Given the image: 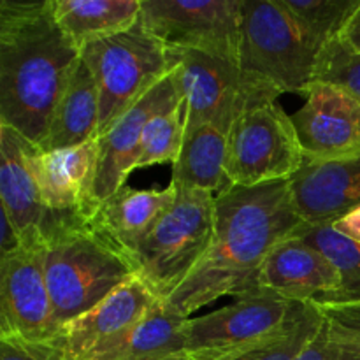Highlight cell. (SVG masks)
I'll use <instances>...</instances> for the list:
<instances>
[{"label": "cell", "instance_id": "1", "mask_svg": "<svg viewBox=\"0 0 360 360\" xmlns=\"http://www.w3.org/2000/svg\"><path fill=\"white\" fill-rule=\"evenodd\" d=\"M304 225L292 199L290 183L229 186L214 200V232L210 250L167 299L183 316L221 297L257 294L267 255Z\"/></svg>", "mask_w": 360, "mask_h": 360}, {"label": "cell", "instance_id": "2", "mask_svg": "<svg viewBox=\"0 0 360 360\" xmlns=\"http://www.w3.org/2000/svg\"><path fill=\"white\" fill-rule=\"evenodd\" d=\"M81 60L58 27L51 0L0 2V125L42 148Z\"/></svg>", "mask_w": 360, "mask_h": 360}, {"label": "cell", "instance_id": "3", "mask_svg": "<svg viewBox=\"0 0 360 360\" xmlns=\"http://www.w3.org/2000/svg\"><path fill=\"white\" fill-rule=\"evenodd\" d=\"M44 271L58 330L137 276L129 257L112 248L90 221H55L44 231Z\"/></svg>", "mask_w": 360, "mask_h": 360}, {"label": "cell", "instance_id": "4", "mask_svg": "<svg viewBox=\"0 0 360 360\" xmlns=\"http://www.w3.org/2000/svg\"><path fill=\"white\" fill-rule=\"evenodd\" d=\"M174 186L172 206L130 257L137 276L160 301H167L199 266L214 232L217 195Z\"/></svg>", "mask_w": 360, "mask_h": 360}, {"label": "cell", "instance_id": "5", "mask_svg": "<svg viewBox=\"0 0 360 360\" xmlns=\"http://www.w3.org/2000/svg\"><path fill=\"white\" fill-rule=\"evenodd\" d=\"M81 58L94 74L101 97L98 136L172 72L167 48L141 16L129 30L84 44Z\"/></svg>", "mask_w": 360, "mask_h": 360}, {"label": "cell", "instance_id": "6", "mask_svg": "<svg viewBox=\"0 0 360 360\" xmlns=\"http://www.w3.org/2000/svg\"><path fill=\"white\" fill-rule=\"evenodd\" d=\"M239 67L278 94L304 97L320 51L313 48L278 0H245Z\"/></svg>", "mask_w": 360, "mask_h": 360}, {"label": "cell", "instance_id": "7", "mask_svg": "<svg viewBox=\"0 0 360 360\" xmlns=\"http://www.w3.org/2000/svg\"><path fill=\"white\" fill-rule=\"evenodd\" d=\"M185 111V132L214 125L229 134L248 109L278 101L280 94L252 79L238 63L197 51L169 49Z\"/></svg>", "mask_w": 360, "mask_h": 360}, {"label": "cell", "instance_id": "8", "mask_svg": "<svg viewBox=\"0 0 360 360\" xmlns=\"http://www.w3.org/2000/svg\"><path fill=\"white\" fill-rule=\"evenodd\" d=\"M304 164L292 116L278 101L243 112L229 130L225 172L234 186L287 181Z\"/></svg>", "mask_w": 360, "mask_h": 360}, {"label": "cell", "instance_id": "9", "mask_svg": "<svg viewBox=\"0 0 360 360\" xmlns=\"http://www.w3.org/2000/svg\"><path fill=\"white\" fill-rule=\"evenodd\" d=\"M245 0H141V20L169 49L239 65Z\"/></svg>", "mask_w": 360, "mask_h": 360}, {"label": "cell", "instance_id": "10", "mask_svg": "<svg viewBox=\"0 0 360 360\" xmlns=\"http://www.w3.org/2000/svg\"><path fill=\"white\" fill-rule=\"evenodd\" d=\"M295 304L259 292L190 319L185 355L192 360H224L257 347L283 330Z\"/></svg>", "mask_w": 360, "mask_h": 360}, {"label": "cell", "instance_id": "11", "mask_svg": "<svg viewBox=\"0 0 360 360\" xmlns=\"http://www.w3.org/2000/svg\"><path fill=\"white\" fill-rule=\"evenodd\" d=\"M58 336L44 271V243L0 257V338L53 345Z\"/></svg>", "mask_w": 360, "mask_h": 360}, {"label": "cell", "instance_id": "12", "mask_svg": "<svg viewBox=\"0 0 360 360\" xmlns=\"http://www.w3.org/2000/svg\"><path fill=\"white\" fill-rule=\"evenodd\" d=\"M157 299L139 276L125 281L101 304L65 323L55 347L63 360H112Z\"/></svg>", "mask_w": 360, "mask_h": 360}, {"label": "cell", "instance_id": "13", "mask_svg": "<svg viewBox=\"0 0 360 360\" xmlns=\"http://www.w3.org/2000/svg\"><path fill=\"white\" fill-rule=\"evenodd\" d=\"M34 165L46 210L42 231L55 221H90L94 218L101 206L95 195L97 139L67 150L42 151L37 148Z\"/></svg>", "mask_w": 360, "mask_h": 360}, {"label": "cell", "instance_id": "14", "mask_svg": "<svg viewBox=\"0 0 360 360\" xmlns=\"http://www.w3.org/2000/svg\"><path fill=\"white\" fill-rule=\"evenodd\" d=\"M292 123L306 162H329L360 155V101L341 88L311 83Z\"/></svg>", "mask_w": 360, "mask_h": 360}, {"label": "cell", "instance_id": "15", "mask_svg": "<svg viewBox=\"0 0 360 360\" xmlns=\"http://www.w3.org/2000/svg\"><path fill=\"white\" fill-rule=\"evenodd\" d=\"M178 104H181V94L172 70L97 137L98 169L95 195L98 202L122 188L130 172L136 169L148 123L157 115L169 111Z\"/></svg>", "mask_w": 360, "mask_h": 360}, {"label": "cell", "instance_id": "16", "mask_svg": "<svg viewBox=\"0 0 360 360\" xmlns=\"http://www.w3.org/2000/svg\"><path fill=\"white\" fill-rule=\"evenodd\" d=\"M39 146L7 125H0V202L23 245L44 243V202L35 174Z\"/></svg>", "mask_w": 360, "mask_h": 360}, {"label": "cell", "instance_id": "17", "mask_svg": "<svg viewBox=\"0 0 360 360\" xmlns=\"http://www.w3.org/2000/svg\"><path fill=\"white\" fill-rule=\"evenodd\" d=\"M292 199L306 225H334L360 206V155L306 162L288 179Z\"/></svg>", "mask_w": 360, "mask_h": 360}, {"label": "cell", "instance_id": "18", "mask_svg": "<svg viewBox=\"0 0 360 360\" xmlns=\"http://www.w3.org/2000/svg\"><path fill=\"white\" fill-rule=\"evenodd\" d=\"M340 287L336 266L320 250L292 236L267 255L257 280V294L290 302H313Z\"/></svg>", "mask_w": 360, "mask_h": 360}, {"label": "cell", "instance_id": "19", "mask_svg": "<svg viewBox=\"0 0 360 360\" xmlns=\"http://www.w3.org/2000/svg\"><path fill=\"white\" fill-rule=\"evenodd\" d=\"M174 199L176 186L172 183L164 190H137L123 185L102 200L90 225L112 248L130 259Z\"/></svg>", "mask_w": 360, "mask_h": 360}, {"label": "cell", "instance_id": "20", "mask_svg": "<svg viewBox=\"0 0 360 360\" xmlns=\"http://www.w3.org/2000/svg\"><path fill=\"white\" fill-rule=\"evenodd\" d=\"M98 120L101 97L97 83L91 70L81 58L56 105L49 134L41 150H67L97 139Z\"/></svg>", "mask_w": 360, "mask_h": 360}, {"label": "cell", "instance_id": "21", "mask_svg": "<svg viewBox=\"0 0 360 360\" xmlns=\"http://www.w3.org/2000/svg\"><path fill=\"white\" fill-rule=\"evenodd\" d=\"M51 9L63 34L81 49L132 28L139 21L141 0H51Z\"/></svg>", "mask_w": 360, "mask_h": 360}, {"label": "cell", "instance_id": "22", "mask_svg": "<svg viewBox=\"0 0 360 360\" xmlns=\"http://www.w3.org/2000/svg\"><path fill=\"white\" fill-rule=\"evenodd\" d=\"M227 146L229 134L214 125H202L185 132L171 183L181 188L204 190L220 195L232 186L225 172Z\"/></svg>", "mask_w": 360, "mask_h": 360}, {"label": "cell", "instance_id": "23", "mask_svg": "<svg viewBox=\"0 0 360 360\" xmlns=\"http://www.w3.org/2000/svg\"><path fill=\"white\" fill-rule=\"evenodd\" d=\"M188 320V316H183L164 301H157L127 336L112 360H146L185 355Z\"/></svg>", "mask_w": 360, "mask_h": 360}, {"label": "cell", "instance_id": "24", "mask_svg": "<svg viewBox=\"0 0 360 360\" xmlns=\"http://www.w3.org/2000/svg\"><path fill=\"white\" fill-rule=\"evenodd\" d=\"M295 236L323 253L340 273V287L313 301L316 306L360 304V245L345 238L333 225H302Z\"/></svg>", "mask_w": 360, "mask_h": 360}, {"label": "cell", "instance_id": "25", "mask_svg": "<svg viewBox=\"0 0 360 360\" xmlns=\"http://www.w3.org/2000/svg\"><path fill=\"white\" fill-rule=\"evenodd\" d=\"M306 41L322 51L323 46L343 34L360 7V0H278Z\"/></svg>", "mask_w": 360, "mask_h": 360}, {"label": "cell", "instance_id": "26", "mask_svg": "<svg viewBox=\"0 0 360 360\" xmlns=\"http://www.w3.org/2000/svg\"><path fill=\"white\" fill-rule=\"evenodd\" d=\"M322 326L323 316L319 306L313 302H297L281 333L224 360H295Z\"/></svg>", "mask_w": 360, "mask_h": 360}, {"label": "cell", "instance_id": "27", "mask_svg": "<svg viewBox=\"0 0 360 360\" xmlns=\"http://www.w3.org/2000/svg\"><path fill=\"white\" fill-rule=\"evenodd\" d=\"M185 139V111L183 101L176 108L155 116L146 127L139 160L136 169L157 164H176Z\"/></svg>", "mask_w": 360, "mask_h": 360}, {"label": "cell", "instance_id": "28", "mask_svg": "<svg viewBox=\"0 0 360 360\" xmlns=\"http://www.w3.org/2000/svg\"><path fill=\"white\" fill-rule=\"evenodd\" d=\"M313 83H327L360 101V53L340 37L323 46L316 60Z\"/></svg>", "mask_w": 360, "mask_h": 360}, {"label": "cell", "instance_id": "29", "mask_svg": "<svg viewBox=\"0 0 360 360\" xmlns=\"http://www.w3.org/2000/svg\"><path fill=\"white\" fill-rule=\"evenodd\" d=\"M334 338L360 350V304L319 306Z\"/></svg>", "mask_w": 360, "mask_h": 360}, {"label": "cell", "instance_id": "30", "mask_svg": "<svg viewBox=\"0 0 360 360\" xmlns=\"http://www.w3.org/2000/svg\"><path fill=\"white\" fill-rule=\"evenodd\" d=\"M295 360H360V350L338 340L327 329L326 322Z\"/></svg>", "mask_w": 360, "mask_h": 360}, {"label": "cell", "instance_id": "31", "mask_svg": "<svg viewBox=\"0 0 360 360\" xmlns=\"http://www.w3.org/2000/svg\"><path fill=\"white\" fill-rule=\"evenodd\" d=\"M0 360H63L55 345H37L16 338H0Z\"/></svg>", "mask_w": 360, "mask_h": 360}, {"label": "cell", "instance_id": "32", "mask_svg": "<svg viewBox=\"0 0 360 360\" xmlns=\"http://www.w3.org/2000/svg\"><path fill=\"white\" fill-rule=\"evenodd\" d=\"M340 234H343L345 238L352 239V241L359 243L360 245V206L355 207L354 211H350L348 214H345L343 218L336 221L333 225Z\"/></svg>", "mask_w": 360, "mask_h": 360}, {"label": "cell", "instance_id": "33", "mask_svg": "<svg viewBox=\"0 0 360 360\" xmlns=\"http://www.w3.org/2000/svg\"><path fill=\"white\" fill-rule=\"evenodd\" d=\"M340 39L345 44L350 46L352 49L360 53V7L355 11L354 16L350 18V21L347 23L343 34L340 35Z\"/></svg>", "mask_w": 360, "mask_h": 360}, {"label": "cell", "instance_id": "34", "mask_svg": "<svg viewBox=\"0 0 360 360\" xmlns=\"http://www.w3.org/2000/svg\"><path fill=\"white\" fill-rule=\"evenodd\" d=\"M146 360H192L186 355H174V357H165V359H146Z\"/></svg>", "mask_w": 360, "mask_h": 360}]
</instances>
